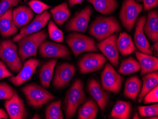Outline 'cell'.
Wrapping results in <instances>:
<instances>
[{"mask_svg":"<svg viewBox=\"0 0 158 119\" xmlns=\"http://www.w3.org/2000/svg\"><path fill=\"white\" fill-rule=\"evenodd\" d=\"M48 32L50 39L54 41L62 43L64 42L63 32L56 26L53 20H50L48 25Z\"/></svg>","mask_w":158,"mask_h":119,"instance_id":"33","label":"cell"},{"mask_svg":"<svg viewBox=\"0 0 158 119\" xmlns=\"http://www.w3.org/2000/svg\"><path fill=\"white\" fill-rule=\"evenodd\" d=\"M32 119H41L40 116V115H39V114H37V113H36V114H35L34 115L33 117L32 118Z\"/></svg>","mask_w":158,"mask_h":119,"instance_id":"44","label":"cell"},{"mask_svg":"<svg viewBox=\"0 0 158 119\" xmlns=\"http://www.w3.org/2000/svg\"><path fill=\"white\" fill-rule=\"evenodd\" d=\"M142 86V80L138 76H132L127 80L125 83L124 96L129 99L135 101L141 91Z\"/></svg>","mask_w":158,"mask_h":119,"instance_id":"25","label":"cell"},{"mask_svg":"<svg viewBox=\"0 0 158 119\" xmlns=\"http://www.w3.org/2000/svg\"><path fill=\"white\" fill-rule=\"evenodd\" d=\"M15 91L8 83H0V100H9L13 96Z\"/></svg>","mask_w":158,"mask_h":119,"instance_id":"35","label":"cell"},{"mask_svg":"<svg viewBox=\"0 0 158 119\" xmlns=\"http://www.w3.org/2000/svg\"><path fill=\"white\" fill-rule=\"evenodd\" d=\"M131 108V104L129 102L118 101L111 112L110 117L115 119H130Z\"/></svg>","mask_w":158,"mask_h":119,"instance_id":"29","label":"cell"},{"mask_svg":"<svg viewBox=\"0 0 158 119\" xmlns=\"http://www.w3.org/2000/svg\"><path fill=\"white\" fill-rule=\"evenodd\" d=\"M86 95L82 82L77 79L66 92L64 100V109L66 119H71L75 115L80 105L85 102Z\"/></svg>","mask_w":158,"mask_h":119,"instance_id":"1","label":"cell"},{"mask_svg":"<svg viewBox=\"0 0 158 119\" xmlns=\"http://www.w3.org/2000/svg\"><path fill=\"white\" fill-rule=\"evenodd\" d=\"M33 11L37 14H41L51 7L39 0H31L27 3Z\"/></svg>","mask_w":158,"mask_h":119,"instance_id":"36","label":"cell"},{"mask_svg":"<svg viewBox=\"0 0 158 119\" xmlns=\"http://www.w3.org/2000/svg\"><path fill=\"white\" fill-rule=\"evenodd\" d=\"M137 1H139V2H141V1H142V0H137Z\"/></svg>","mask_w":158,"mask_h":119,"instance_id":"47","label":"cell"},{"mask_svg":"<svg viewBox=\"0 0 158 119\" xmlns=\"http://www.w3.org/2000/svg\"><path fill=\"white\" fill-rule=\"evenodd\" d=\"M101 83L104 89L118 94L121 89L122 79L112 66L107 63L101 74Z\"/></svg>","mask_w":158,"mask_h":119,"instance_id":"8","label":"cell"},{"mask_svg":"<svg viewBox=\"0 0 158 119\" xmlns=\"http://www.w3.org/2000/svg\"><path fill=\"white\" fill-rule=\"evenodd\" d=\"M33 11L25 5H21L12 11V19L17 27L25 26L30 23L33 18Z\"/></svg>","mask_w":158,"mask_h":119,"instance_id":"21","label":"cell"},{"mask_svg":"<svg viewBox=\"0 0 158 119\" xmlns=\"http://www.w3.org/2000/svg\"><path fill=\"white\" fill-rule=\"evenodd\" d=\"M143 2L144 9L145 11L150 10L157 7L158 0H142Z\"/></svg>","mask_w":158,"mask_h":119,"instance_id":"40","label":"cell"},{"mask_svg":"<svg viewBox=\"0 0 158 119\" xmlns=\"http://www.w3.org/2000/svg\"><path fill=\"white\" fill-rule=\"evenodd\" d=\"M142 79L143 81V86L137 96V100L139 103L142 102L143 98L147 93L158 86V72L157 71L146 74L143 75Z\"/></svg>","mask_w":158,"mask_h":119,"instance_id":"23","label":"cell"},{"mask_svg":"<svg viewBox=\"0 0 158 119\" xmlns=\"http://www.w3.org/2000/svg\"><path fill=\"white\" fill-rule=\"evenodd\" d=\"M98 112V104L94 100L89 98L78 109L77 118L79 119H95Z\"/></svg>","mask_w":158,"mask_h":119,"instance_id":"26","label":"cell"},{"mask_svg":"<svg viewBox=\"0 0 158 119\" xmlns=\"http://www.w3.org/2000/svg\"><path fill=\"white\" fill-rule=\"evenodd\" d=\"M12 8L0 16V33L3 38H9L18 32V28L13 23Z\"/></svg>","mask_w":158,"mask_h":119,"instance_id":"20","label":"cell"},{"mask_svg":"<svg viewBox=\"0 0 158 119\" xmlns=\"http://www.w3.org/2000/svg\"><path fill=\"white\" fill-rule=\"evenodd\" d=\"M21 0H1L0 1V16L2 15L9 9L17 6Z\"/></svg>","mask_w":158,"mask_h":119,"instance_id":"37","label":"cell"},{"mask_svg":"<svg viewBox=\"0 0 158 119\" xmlns=\"http://www.w3.org/2000/svg\"><path fill=\"white\" fill-rule=\"evenodd\" d=\"M121 31L118 20L113 16H98L90 24L89 33L99 41Z\"/></svg>","mask_w":158,"mask_h":119,"instance_id":"2","label":"cell"},{"mask_svg":"<svg viewBox=\"0 0 158 119\" xmlns=\"http://www.w3.org/2000/svg\"><path fill=\"white\" fill-rule=\"evenodd\" d=\"M107 58L104 55L98 53H89L83 55L78 61L81 73H91L99 70L104 65Z\"/></svg>","mask_w":158,"mask_h":119,"instance_id":"9","label":"cell"},{"mask_svg":"<svg viewBox=\"0 0 158 119\" xmlns=\"http://www.w3.org/2000/svg\"><path fill=\"white\" fill-rule=\"evenodd\" d=\"M40 60L31 58L24 63L23 66L18 74L10 77L9 80L14 86L19 87L31 79L33 74L39 64Z\"/></svg>","mask_w":158,"mask_h":119,"instance_id":"17","label":"cell"},{"mask_svg":"<svg viewBox=\"0 0 158 119\" xmlns=\"http://www.w3.org/2000/svg\"><path fill=\"white\" fill-rule=\"evenodd\" d=\"M117 45L119 52L122 56H128L137 50L131 36L126 32L120 33Z\"/></svg>","mask_w":158,"mask_h":119,"instance_id":"24","label":"cell"},{"mask_svg":"<svg viewBox=\"0 0 158 119\" xmlns=\"http://www.w3.org/2000/svg\"><path fill=\"white\" fill-rule=\"evenodd\" d=\"M88 90L93 100L98 105L102 113H103L107 106L110 94L105 91L101 87L99 81L95 79L89 80L88 83Z\"/></svg>","mask_w":158,"mask_h":119,"instance_id":"18","label":"cell"},{"mask_svg":"<svg viewBox=\"0 0 158 119\" xmlns=\"http://www.w3.org/2000/svg\"><path fill=\"white\" fill-rule=\"evenodd\" d=\"M48 38L46 30L27 35L18 42L19 56L22 63L30 57L37 56V50L40 44Z\"/></svg>","mask_w":158,"mask_h":119,"instance_id":"3","label":"cell"},{"mask_svg":"<svg viewBox=\"0 0 158 119\" xmlns=\"http://www.w3.org/2000/svg\"><path fill=\"white\" fill-rule=\"evenodd\" d=\"M144 104L158 103V86H156L153 89L150 91L143 98Z\"/></svg>","mask_w":158,"mask_h":119,"instance_id":"38","label":"cell"},{"mask_svg":"<svg viewBox=\"0 0 158 119\" xmlns=\"http://www.w3.org/2000/svg\"><path fill=\"white\" fill-rule=\"evenodd\" d=\"M133 119H140V116L138 115V113H137V112H135V115H134Z\"/></svg>","mask_w":158,"mask_h":119,"instance_id":"45","label":"cell"},{"mask_svg":"<svg viewBox=\"0 0 158 119\" xmlns=\"http://www.w3.org/2000/svg\"><path fill=\"white\" fill-rule=\"evenodd\" d=\"M146 20V17L145 15L142 16L137 20L134 34V43L135 46L141 53L152 56L153 51L151 49L149 42L143 31Z\"/></svg>","mask_w":158,"mask_h":119,"instance_id":"16","label":"cell"},{"mask_svg":"<svg viewBox=\"0 0 158 119\" xmlns=\"http://www.w3.org/2000/svg\"><path fill=\"white\" fill-rule=\"evenodd\" d=\"M152 50H153L155 52V55L156 56H158V42L155 43V44L152 46V48H151Z\"/></svg>","mask_w":158,"mask_h":119,"instance_id":"43","label":"cell"},{"mask_svg":"<svg viewBox=\"0 0 158 119\" xmlns=\"http://www.w3.org/2000/svg\"><path fill=\"white\" fill-rule=\"evenodd\" d=\"M94 7L97 11L104 15L112 13L118 7L116 0H87Z\"/></svg>","mask_w":158,"mask_h":119,"instance_id":"28","label":"cell"},{"mask_svg":"<svg viewBox=\"0 0 158 119\" xmlns=\"http://www.w3.org/2000/svg\"><path fill=\"white\" fill-rule=\"evenodd\" d=\"M66 41L75 57L83 52L98 51L94 39L79 33L69 34L66 37Z\"/></svg>","mask_w":158,"mask_h":119,"instance_id":"6","label":"cell"},{"mask_svg":"<svg viewBox=\"0 0 158 119\" xmlns=\"http://www.w3.org/2000/svg\"><path fill=\"white\" fill-rule=\"evenodd\" d=\"M118 35V32H116L96 45L97 48L115 67L118 66L119 59V54L117 45Z\"/></svg>","mask_w":158,"mask_h":119,"instance_id":"11","label":"cell"},{"mask_svg":"<svg viewBox=\"0 0 158 119\" xmlns=\"http://www.w3.org/2000/svg\"><path fill=\"white\" fill-rule=\"evenodd\" d=\"M24 1L25 2H27V0H24Z\"/></svg>","mask_w":158,"mask_h":119,"instance_id":"46","label":"cell"},{"mask_svg":"<svg viewBox=\"0 0 158 119\" xmlns=\"http://www.w3.org/2000/svg\"><path fill=\"white\" fill-rule=\"evenodd\" d=\"M39 52L41 57L46 58L71 59V51L68 47L46 40L39 47Z\"/></svg>","mask_w":158,"mask_h":119,"instance_id":"10","label":"cell"},{"mask_svg":"<svg viewBox=\"0 0 158 119\" xmlns=\"http://www.w3.org/2000/svg\"><path fill=\"white\" fill-rule=\"evenodd\" d=\"M55 23L58 25H62L68 20L71 15V12L66 2H63L50 11Z\"/></svg>","mask_w":158,"mask_h":119,"instance_id":"30","label":"cell"},{"mask_svg":"<svg viewBox=\"0 0 158 119\" xmlns=\"http://www.w3.org/2000/svg\"><path fill=\"white\" fill-rule=\"evenodd\" d=\"M76 72L74 65L69 63L59 64L56 69L53 85L56 88H63L70 82Z\"/></svg>","mask_w":158,"mask_h":119,"instance_id":"14","label":"cell"},{"mask_svg":"<svg viewBox=\"0 0 158 119\" xmlns=\"http://www.w3.org/2000/svg\"><path fill=\"white\" fill-rule=\"evenodd\" d=\"M27 102L35 109H40L45 104L56 98L53 94L35 83L26 85L21 88Z\"/></svg>","mask_w":158,"mask_h":119,"instance_id":"4","label":"cell"},{"mask_svg":"<svg viewBox=\"0 0 158 119\" xmlns=\"http://www.w3.org/2000/svg\"><path fill=\"white\" fill-rule=\"evenodd\" d=\"M143 9V5L135 0H124L120 11L119 17L125 29L131 32L136 19Z\"/></svg>","mask_w":158,"mask_h":119,"instance_id":"7","label":"cell"},{"mask_svg":"<svg viewBox=\"0 0 158 119\" xmlns=\"http://www.w3.org/2000/svg\"><path fill=\"white\" fill-rule=\"evenodd\" d=\"M91 11V6H88L82 10L76 12L74 16L66 24L65 26L66 31L85 33L87 29L89 22L90 20Z\"/></svg>","mask_w":158,"mask_h":119,"instance_id":"12","label":"cell"},{"mask_svg":"<svg viewBox=\"0 0 158 119\" xmlns=\"http://www.w3.org/2000/svg\"><path fill=\"white\" fill-rule=\"evenodd\" d=\"M13 74L7 69L5 65L2 61H0V80L4 78L12 77Z\"/></svg>","mask_w":158,"mask_h":119,"instance_id":"39","label":"cell"},{"mask_svg":"<svg viewBox=\"0 0 158 119\" xmlns=\"http://www.w3.org/2000/svg\"><path fill=\"white\" fill-rule=\"evenodd\" d=\"M83 1V0H68V2L70 8H72L74 5L81 4Z\"/></svg>","mask_w":158,"mask_h":119,"instance_id":"41","label":"cell"},{"mask_svg":"<svg viewBox=\"0 0 158 119\" xmlns=\"http://www.w3.org/2000/svg\"><path fill=\"white\" fill-rule=\"evenodd\" d=\"M140 70L141 66L139 62L131 57L122 62L118 72L124 75H130Z\"/></svg>","mask_w":158,"mask_h":119,"instance_id":"31","label":"cell"},{"mask_svg":"<svg viewBox=\"0 0 158 119\" xmlns=\"http://www.w3.org/2000/svg\"><path fill=\"white\" fill-rule=\"evenodd\" d=\"M135 56L141 66V76L158 70V59L157 57L139 52H135Z\"/></svg>","mask_w":158,"mask_h":119,"instance_id":"22","label":"cell"},{"mask_svg":"<svg viewBox=\"0 0 158 119\" xmlns=\"http://www.w3.org/2000/svg\"><path fill=\"white\" fill-rule=\"evenodd\" d=\"M17 48V46L10 39L0 42V59L11 71L15 73L19 72L23 66Z\"/></svg>","mask_w":158,"mask_h":119,"instance_id":"5","label":"cell"},{"mask_svg":"<svg viewBox=\"0 0 158 119\" xmlns=\"http://www.w3.org/2000/svg\"><path fill=\"white\" fill-rule=\"evenodd\" d=\"M4 106L11 119H24L27 118V112L20 97L17 92L9 100H6Z\"/></svg>","mask_w":158,"mask_h":119,"instance_id":"15","label":"cell"},{"mask_svg":"<svg viewBox=\"0 0 158 119\" xmlns=\"http://www.w3.org/2000/svg\"><path fill=\"white\" fill-rule=\"evenodd\" d=\"M139 114L141 117H152L158 115V104L146 106H138Z\"/></svg>","mask_w":158,"mask_h":119,"instance_id":"34","label":"cell"},{"mask_svg":"<svg viewBox=\"0 0 158 119\" xmlns=\"http://www.w3.org/2000/svg\"><path fill=\"white\" fill-rule=\"evenodd\" d=\"M61 100L52 102L47 107L46 111V119H63V113L61 111Z\"/></svg>","mask_w":158,"mask_h":119,"instance_id":"32","label":"cell"},{"mask_svg":"<svg viewBox=\"0 0 158 119\" xmlns=\"http://www.w3.org/2000/svg\"><path fill=\"white\" fill-rule=\"evenodd\" d=\"M148 39L156 43L158 41V13L156 10L151 11L148 13V18L143 27Z\"/></svg>","mask_w":158,"mask_h":119,"instance_id":"19","label":"cell"},{"mask_svg":"<svg viewBox=\"0 0 158 119\" xmlns=\"http://www.w3.org/2000/svg\"><path fill=\"white\" fill-rule=\"evenodd\" d=\"M57 59L54 58L49 60L43 65L40 73V81L42 86L46 88L49 87L50 83L53 78V72Z\"/></svg>","mask_w":158,"mask_h":119,"instance_id":"27","label":"cell"},{"mask_svg":"<svg viewBox=\"0 0 158 119\" xmlns=\"http://www.w3.org/2000/svg\"><path fill=\"white\" fill-rule=\"evenodd\" d=\"M51 16V14L47 11L41 13L40 15L36 16L31 23L21 28L19 33L13 38L12 40L14 42H17L20 39L27 35L34 33L40 31L47 25Z\"/></svg>","mask_w":158,"mask_h":119,"instance_id":"13","label":"cell"},{"mask_svg":"<svg viewBox=\"0 0 158 119\" xmlns=\"http://www.w3.org/2000/svg\"><path fill=\"white\" fill-rule=\"evenodd\" d=\"M9 115L6 113V112L3 109L0 108V119H8Z\"/></svg>","mask_w":158,"mask_h":119,"instance_id":"42","label":"cell"}]
</instances>
